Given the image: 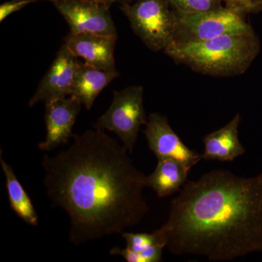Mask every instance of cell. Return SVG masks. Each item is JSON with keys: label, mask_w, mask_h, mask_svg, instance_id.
<instances>
[{"label": "cell", "mask_w": 262, "mask_h": 262, "mask_svg": "<svg viewBox=\"0 0 262 262\" xmlns=\"http://www.w3.org/2000/svg\"><path fill=\"white\" fill-rule=\"evenodd\" d=\"M122 234L126 242V248L137 252H141L155 245H162L166 247L165 239L159 229L150 234L130 233L125 232Z\"/></svg>", "instance_id": "16"}, {"label": "cell", "mask_w": 262, "mask_h": 262, "mask_svg": "<svg viewBox=\"0 0 262 262\" xmlns=\"http://www.w3.org/2000/svg\"><path fill=\"white\" fill-rule=\"evenodd\" d=\"M80 63L78 58L63 44L29 101V106L32 107L39 102L46 103L70 96Z\"/></svg>", "instance_id": "9"}, {"label": "cell", "mask_w": 262, "mask_h": 262, "mask_svg": "<svg viewBox=\"0 0 262 262\" xmlns=\"http://www.w3.org/2000/svg\"><path fill=\"white\" fill-rule=\"evenodd\" d=\"M36 2L37 0H10L3 3L0 6V21L3 22L12 13L23 9L24 7Z\"/></svg>", "instance_id": "18"}, {"label": "cell", "mask_w": 262, "mask_h": 262, "mask_svg": "<svg viewBox=\"0 0 262 262\" xmlns=\"http://www.w3.org/2000/svg\"><path fill=\"white\" fill-rule=\"evenodd\" d=\"M165 53L177 63H183L205 75H242L257 57L260 41L254 32L229 34L187 44H171Z\"/></svg>", "instance_id": "3"}, {"label": "cell", "mask_w": 262, "mask_h": 262, "mask_svg": "<svg viewBox=\"0 0 262 262\" xmlns=\"http://www.w3.org/2000/svg\"><path fill=\"white\" fill-rule=\"evenodd\" d=\"M72 138L68 149L42 160L48 195L70 217L71 242L122 234L140 223L149 210L143 198L146 176L128 150L99 129Z\"/></svg>", "instance_id": "1"}, {"label": "cell", "mask_w": 262, "mask_h": 262, "mask_svg": "<svg viewBox=\"0 0 262 262\" xmlns=\"http://www.w3.org/2000/svg\"><path fill=\"white\" fill-rule=\"evenodd\" d=\"M189 171L190 169L176 160H158L155 171L146 177V187L153 189L159 198L171 195L187 182Z\"/></svg>", "instance_id": "14"}, {"label": "cell", "mask_w": 262, "mask_h": 262, "mask_svg": "<svg viewBox=\"0 0 262 262\" xmlns=\"http://www.w3.org/2000/svg\"><path fill=\"white\" fill-rule=\"evenodd\" d=\"M226 6L229 8H235L246 12V13L253 12L252 5L249 0H223Z\"/></svg>", "instance_id": "19"}, {"label": "cell", "mask_w": 262, "mask_h": 262, "mask_svg": "<svg viewBox=\"0 0 262 262\" xmlns=\"http://www.w3.org/2000/svg\"><path fill=\"white\" fill-rule=\"evenodd\" d=\"M177 27L172 44H187L208 40L229 34L254 32L246 21V12L223 7L220 9L187 13L174 10Z\"/></svg>", "instance_id": "4"}, {"label": "cell", "mask_w": 262, "mask_h": 262, "mask_svg": "<svg viewBox=\"0 0 262 262\" xmlns=\"http://www.w3.org/2000/svg\"><path fill=\"white\" fill-rule=\"evenodd\" d=\"M241 120V115L237 114L225 126L207 134L203 139L204 151L202 159L231 162L244 155L246 149L239 139Z\"/></svg>", "instance_id": "12"}, {"label": "cell", "mask_w": 262, "mask_h": 262, "mask_svg": "<svg viewBox=\"0 0 262 262\" xmlns=\"http://www.w3.org/2000/svg\"><path fill=\"white\" fill-rule=\"evenodd\" d=\"M144 106V89L134 85L113 93L110 108L94 124V128L115 133L121 139L129 153L134 145L141 125H146Z\"/></svg>", "instance_id": "6"}, {"label": "cell", "mask_w": 262, "mask_h": 262, "mask_svg": "<svg viewBox=\"0 0 262 262\" xmlns=\"http://www.w3.org/2000/svg\"><path fill=\"white\" fill-rule=\"evenodd\" d=\"M122 11L131 28L149 49L165 51L173 42L177 17L168 0H138L124 3Z\"/></svg>", "instance_id": "5"}, {"label": "cell", "mask_w": 262, "mask_h": 262, "mask_svg": "<svg viewBox=\"0 0 262 262\" xmlns=\"http://www.w3.org/2000/svg\"><path fill=\"white\" fill-rule=\"evenodd\" d=\"M149 149L158 160H176L190 169L202 160L201 155L188 147L173 130L166 117L151 113L144 130Z\"/></svg>", "instance_id": "8"}, {"label": "cell", "mask_w": 262, "mask_h": 262, "mask_svg": "<svg viewBox=\"0 0 262 262\" xmlns=\"http://www.w3.org/2000/svg\"><path fill=\"white\" fill-rule=\"evenodd\" d=\"M177 11L187 13H203L223 8V0H168Z\"/></svg>", "instance_id": "17"}, {"label": "cell", "mask_w": 262, "mask_h": 262, "mask_svg": "<svg viewBox=\"0 0 262 262\" xmlns=\"http://www.w3.org/2000/svg\"><path fill=\"white\" fill-rule=\"evenodd\" d=\"M70 27V32L117 36L110 5L97 0H50Z\"/></svg>", "instance_id": "7"}, {"label": "cell", "mask_w": 262, "mask_h": 262, "mask_svg": "<svg viewBox=\"0 0 262 262\" xmlns=\"http://www.w3.org/2000/svg\"><path fill=\"white\" fill-rule=\"evenodd\" d=\"M159 230L176 255L225 261L262 253V172L246 178L214 170L186 182Z\"/></svg>", "instance_id": "2"}, {"label": "cell", "mask_w": 262, "mask_h": 262, "mask_svg": "<svg viewBox=\"0 0 262 262\" xmlns=\"http://www.w3.org/2000/svg\"><path fill=\"white\" fill-rule=\"evenodd\" d=\"M119 76L117 71L100 70L80 62L76 71L70 96L77 98L87 110H91L100 93Z\"/></svg>", "instance_id": "13"}, {"label": "cell", "mask_w": 262, "mask_h": 262, "mask_svg": "<svg viewBox=\"0 0 262 262\" xmlns=\"http://www.w3.org/2000/svg\"><path fill=\"white\" fill-rule=\"evenodd\" d=\"M82 103L77 98H69L54 100L46 103V140L39 143V149L51 151L64 145L72 138V129L80 113Z\"/></svg>", "instance_id": "10"}, {"label": "cell", "mask_w": 262, "mask_h": 262, "mask_svg": "<svg viewBox=\"0 0 262 262\" xmlns=\"http://www.w3.org/2000/svg\"><path fill=\"white\" fill-rule=\"evenodd\" d=\"M97 1L102 2V3H106V4L111 5L115 2L120 1V0H97Z\"/></svg>", "instance_id": "21"}, {"label": "cell", "mask_w": 262, "mask_h": 262, "mask_svg": "<svg viewBox=\"0 0 262 262\" xmlns=\"http://www.w3.org/2000/svg\"><path fill=\"white\" fill-rule=\"evenodd\" d=\"M252 5L253 12H257L262 10V0H249Z\"/></svg>", "instance_id": "20"}, {"label": "cell", "mask_w": 262, "mask_h": 262, "mask_svg": "<svg viewBox=\"0 0 262 262\" xmlns=\"http://www.w3.org/2000/svg\"><path fill=\"white\" fill-rule=\"evenodd\" d=\"M117 36L94 33L70 32L65 39L66 46L84 63L100 70L115 72V48Z\"/></svg>", "instance_id": "11"}, {"label": "cell", "mask_w": 262, "mask_h": 262, "mask_svg": "<svg viewBox=\"0 0 262 262\" xmlns=\"http://www.w3.org/2000/svg\"><path fill=\"white\" fill-rule=\"evenodd\" d=\"M0 163L6 179V188L10 207L13 211L29 225L37 226L39 217L28 194L17 179L13 168L5 163L0 152Z\"/></svg>", "instance_id": "15"}]
</instances>
